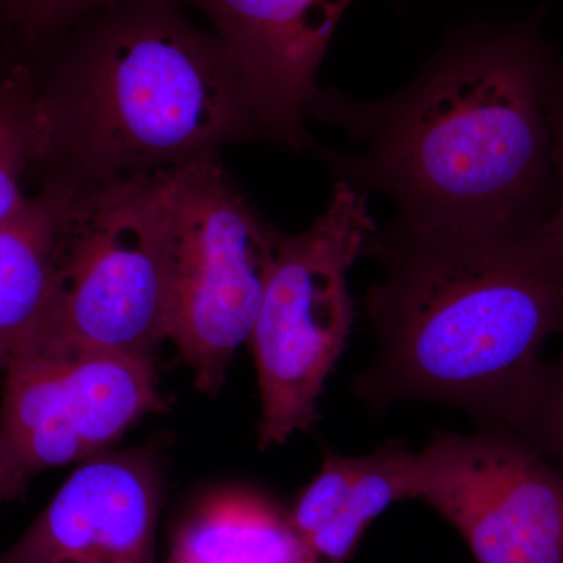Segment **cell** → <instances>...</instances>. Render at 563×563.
<instances>
[{"label":"cell","mask_w":563,"mask_h":563,"mask_svg":"<svg viewBox=\"0 0 563 563\" xmlns=\"http://www.w3.org/2000/svg\"><path fill=\"white\" fill-rule=\"evenodd\" d=\"M558 58L531 22L461 36L390 98L320 90L309 118L342 129L357 151L314 154L336 181L388 196L402 231L542 228L558 203L544 111Z\"/></svg>","instance_id":"1"},{"label":"cell","mask_w":563,"mask_h":563,"mask_svg":"<svg viewBox=\"0 0 563 563\" xmlns=\"http://www.w3.org/2000/svg\"><path fill=\"white\" fill-rule=\"evenodd\" d=\"M16 62L32 85L36 187L80 190L266 140L242 70L180 0H120Z\"/></svg>","instance_id":"2"},{"label":"cell","mask_w":563,"mask_h":563,"mask_svg":"<svg viewBox=\"0 0 563 563\" xmlns=\"http://www.w3.org/2000/svg\"><path fill=\"white\" fill-rule=\"evenodd\" d=\"M365 254L383 276L365 296L376 335L354 395L374 412L395 402L457 407L506 428L563 336V251L529 232L377 228Z\"/></svg>","instance_id":"3"},{"label":"cell","mask_w":563,"mask_h":563,"mask_svg":"<svg viewBox=\"0 0 563 563\" xmlns=\"http://www.w3.org/2000/svg\"><path fill=\"white\" fill-rule=\"evenodd\" d=\"M166 339L196 387L221 390L250 342L280 232L236 188L220 154L165 172Z\"/></svg>","instance_id":"4"},{"label":"cell","mask_w":563,"mask_h":563,"mask_svg":"<svg viewBox=\"0 0 563 563\" xmlns=\"http://www.w3.org/2000/svg\"><path fill=\"white\" fill-rule=\"evenodd\" d=\"M377 228L368 195L335 181L328 206L309 228L280 232L250 336L263 450L317 422L322 391L354 322L347 272Z\"/></svg>","instance_id":"5"},{"label":"cell","mask_w":563,"mask_h":563,"mask_svg":"<svg viewBox=\"0 0 563 563\" xmlns=\"http://www.w3.org/2000/svg\"><path fill=\"white\" fill-rule=\"evenodd\" d=\"M38 333L154 358L166 339L165 173L73 191Z\"/></svg>","instance_id":"6"},{"label":"cell","mask_w":563,"mask_h":563,"mask_svg":"<svg viewBox=\"0 0 563 563\" xmlns=\"http://www.w3.org/2000/svg\"><path fill=\"white\" fill-rule=\"evenodd\" d=\"M163 410L154 358L36 333L3 376L0 437L32 479L103 453Z\"/></svg>","instance_id":"7"},{"label":"cell","mask_w":563,"mask_h":563,"mask_svg":"<svg viewBox=\"0 0 563 563\" xmlns=\"http://www.w3.org/2000/svg\"><path fill=\"white\" fill-rule=\"evenodd\" d=\"M409 488L477 563H563V468L514 432L440 433L412 451Z\"/></svg>","instance_id":"8"},{"label":"cell","mask_w":563,"mask_h":563,"mask_svg":"<svg viewBox=\"0 0 563 563\" xmlns=\"http://www.w3.org/2000/svg\"><path fill=\"white\" fill-rule=\"evenodd\" d=\"M161 453L152 448L84 461L0 563H157Z\"/></svg>","instance_id":"9"},{"label":"cell","mask_w":563,"mask_h":563,"mask_svg":"<svg viewBox=\"0 0 563 563\" xmlns=\"http://www.w3.org/2000/svg\"><path fill=\"white\" fill-rule=\"evenodd\" d=\"M201 11L242 70L266 140L317 152L306 131L318 69L352 0H180Z\"/></svg>","instance_id":"10"},{"label":"cell","mask_w":563,"mask_h":563,"mask_svg":"<svg viewBox=\"0 0 563 563\" xmlns=\"http://www.w3.org/2000/svg\"><path fill=\"white\" fill-rule=\"evenodd\" d=\"M73 191L62 184L40 185L29 202L0 224V376L46 321Z\"/></svg>","instance_id":"11"},{"label":"cell","mask_w":563,"mask_h":563,"mask_svg":"<svg viewBox=\"0 0 563 563\" xmlns=\"http://www.w3.org/2000/svg\"><path fill=\"white\" fill-rule=\"evenodd\" d=\"M168 563H317L287 512L261 493H213L181 518Z\"/></svg>","instance_id":"12"},{"label":"cell","mask_w":563,"mask_h":563,"mask_svg":"<svg viewBox=\"0 0 563 563\" xmlns=\"http://www.w3.org/2000/svg\"><path fill=\"white\" fill-rule=\"evenodd\" d=\"M410 455L412 451L399 442H387L374 453L363 455L361 476L342 512L328 528L303 543L314 562H346L377 517L391 504L410 499Z\"/></svg>","instance_id":"13"},{"label":"cell","mask_w":563,"mask_h":563,"mask_svg":"<svg viewBox=\"0 0 563 563\" xmlns=\"http://www.w3.org/2000/svg\"><path fill=\"white\" fill-rule=\"evenodd\" d=\"M35 124L32 85L21 62L0 68V224L29 202Z\"/></svg>","instance_id":"14"},{"label":"cell","mask_w":563,"mask_h":563,"mask_svg":"<svg viewBox=\"0 0 563 563\" xmlns=\"http://www.w3.org/2000/svg\"><path fill=\"white\" fill-rule=\"evenodd\" d=\"M120 0H0V66Z\"/></svg>","instance_id":"15"},{"label":"cell","mask_w":563,"mask_h":563,"mask_svg":"<svg viewBox=\"0 0 563 563\" xmlns=\"http://www.w3.org/2000/svg\"><path fill=\"white\" fill-rule=\"evenodd\" d=\"M363 455L347 457L325 450L317 477L307 485L290 510L288 521L302 544L335 520L361 476Z\"/></svg>","instance_id":"16"},{"label":"cell","mask_w":563,"mask_h":563,"mask_svg":"<svg viewBox=\"0 0 563 563\" xmlns=\"http://www.w3.org/2000/svg\"><path fill=\"white\" fill-rule=\"evenodd\" d=\"M563 468V350L544 362L531 391L506 426Z\"/></svg>","instance_id":"17"},{"label":"cell","mask_w":563,"mask_h":563,"mask_svg":"<svg viewBox=\"0 0 563 563\" xmlns=\"http://www.w3.org/2000/svg\"><path fill=\"white\" fill-rule=\"evenodd\" d=\"M544 111L551 135V157H553L558 203L553 217L540 228L544 236L563 251V62L555 60L544 90Z\"/></svg>","instance_id":"18"},{"label":"cell","mask_w":563,"mask_h":563,"mask_svg":"<svg viewBox=\"0 0 563 563\" xmlns=\"http://www.w3.org/2000/svg\"><path fill=\"white\" fill-rule=\"evenodd\" d=\"M29 477L18 468L16 463L0 437V506L20 498L27 488Z\"/></svg>","instance_id":"19"}]
</instances>
